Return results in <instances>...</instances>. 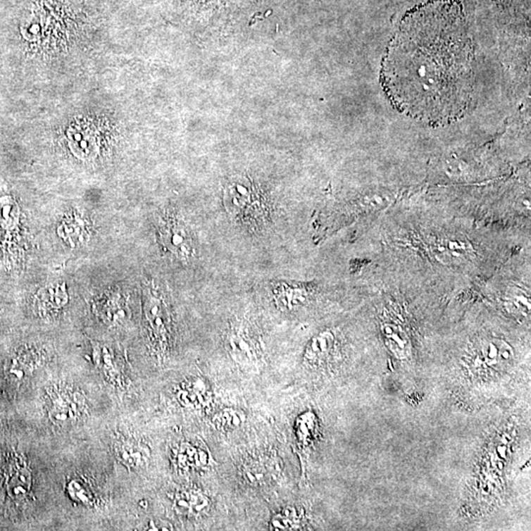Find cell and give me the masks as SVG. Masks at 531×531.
Returning a JSON list of instances; mask_svg holds the SVG:
<instances>
[{
    "instance_id": "obj_5",
    "label": "cell",
    "mask_w": 531,
    "mask_h": 531,
    "mask_svg": "<svg viewBox=\"0 0 531 531\" xmlns=\"http://www.w3.org/2000/svg\"><path fill=\"white\" fill-rule=\"evenodd\" d=\"M51 401V416L58 423H76L83 414L84 399L73 392H58Z\"/></svg>"
},
{
    "instance_id": "obj_2",
    "label": "cell",
    "mask_w": 531,
    "mask_h": 531,
    "mask_svg": "<svg viewBox=\"0 0 531 531\" xmlns=\"http://www.w3.org/2000/svg\"><path fill=\"white\" fill-rule=\"evenodd\" d=\"M225 207L233 218L245 225L260 227L269 215L267 200L253 186L235 183L225 192Z\"/></svg>"
},
{
    "instance_id": "obj_1",
    "label": "cell",
    "mask_w": 531,
    "mask_h": 531,
    "mask_svg": "<svg viewBox=\"0 0 531 531\" xmlns=\"http://www.w3.org/2000/svg\"><path fill=\"white\" fill-rule=\"evenodd\" d=\"M475 44L461 0H429L401 20L381 83L399 113L442 126L465 115L475 92Z\"/></svg>"
},
{
    "instance_id": "obj_6",
    "label": "cell",
    "mask_w": 531,
    "mask_h": 531,
    "mask_svg": "<svg viewBox=\"0 0 531 531\" xmlns=\"http://www.w3.org/2000/svg\"><path fill=\"white\" fill-rule=\"evenodd\" d=\"M306 287L301 285L289 284V282H277L273 287V294H274L277 304L282 308L292 309L299 306V304L306 299Z\"/></svg>"
},
{
    "instance_id": "obj_4",
    "label": "cell",
    "mask_w": 531,
    "mask_h": 531,
    "mask_svg": "<svg viewBox=\"0 0 531 531\" xmlns=\"http://www.w3.org/2000/svg\"><path fill=\"white\" fill-rule=\"evenodd\" d=\"M145 315L154 342L163 351L170 337V317L165 301L156 290L149 289L145 302Z\"/></svg>"
},
{
    "instance_id": "obj_7",
    "label": "cell",
    "mask_w": 531,
    "mask_h": 531,
    "mask_svg": "<svg viewBox=\"0 0 531 531\" xmlns=\"http://www.w3.org/2000/svg\"><path fill=\"white\" fill-rule=\"evenodd\" d=\"M473 250L468 240L458 237H448L440 240L437 244L436 251L439 257L449 263L463 261Z\"/></svg>"
},
{
    "instance_id": "obj_9",
    "label": "cell",
    "mask_w": 531,
    "mask_h": 531,
    "mask_svg": "<svg viewBox=\"0 0 531 531\" xmlns=\"http://www.w3.org/2000/svg\"><path fill=\"white\" fill-rule=\"evenodd\" d=\"M270 527L272 530H297L299 527V517L292 508H285L273 517Z\"/></svg>"
},
{
    "instance_id": "obj_3",
    "label": "cell",
    "mask_w": 531,
    "mask_h": 531,
    "mask_svg": "<svg viewBox=\"0 0 531 531\" xmlns=\"http://www.w3.org/2000/svg\"><path fill=\"white\" fill-rule=\"evenodd\" d=\"M161 242L163 247L175 257L188 261L196 255L194 240L189 228L178 218L168 217L161 223Z\"/></svg>"
},
{
    "instance_id": "obj_8",
    "label": "cell",
    "mask_w": 531,
    "mask_h": 531,
    "mask_svg": "<svg viewBox=\"0 0 531 531\" xmlns=\"http://www.w3.org/2000/svg\"><path fill=\"white\" fill-rule=\"evenodd\" d=\"M230 346L233 351L237 354H244L246 356H256L257 346L256 342L252 337L248 336L246 332L243 331L233 332L230 337Z\"/></svg>"
},
{
    "instance_id": "obj_10",
    "label": "cell",
    "mask_w": 531,
    "mask_h": 531,
    "mask_svg": "<svg viewBox=\"0 0 531 531\" xmlns=\"http://www.w3.org/2000/svg\"><path fill=\"white\" fill-rule=\"evenodd\" d=\"M244 420L245 416L242 411L228 408L217 414V416L213 419V423L218 429L230 430V429H235L242 425Z\"/></svg>"
}]
</instances>
